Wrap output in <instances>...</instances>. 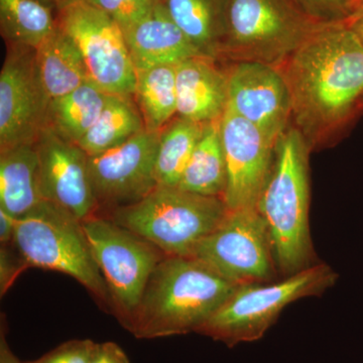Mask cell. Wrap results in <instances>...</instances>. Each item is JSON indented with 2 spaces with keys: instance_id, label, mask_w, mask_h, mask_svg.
<instances>
[{
  "instance_id": "e0dca14e",
  "label": "cell",
  "mask_w": 363,
  "mask_h": 363,
  "mask_svg": "<svg viewBox=\"0 0 363 363\" xmlns=\"http://www.w3.org/2000/svg\"><path fill=\"white\" fill-rule=\"evenodd\" d=\"M177 114L207 123L221 118L228 102V76L212 57L197 56L176 66Z\"/></svg>"
},
{
  "instance_id": "e575fe53",
  "label": "cell",
  "mask_w": 363,
  "mask_h": 363,
  "mask_svg": "<svg viewBox=\"0 0 363 363\" xmlns=\"http://www.w3.org/2000/svg\"><path fill=\"white\" fill-rule=\"evenodd\" d=\"M359 16H363V0H359L357 4L351 7L347 18L344 20H352V18H359Z\"/></svg>"
},
{
  "instance_id": "30bf717a",
  "label": "cell",
  "mask_w": 363,
  "mask_h": 363,
  "mask_svg": "<svg viewBox=\"0 0 363 363\" xmlns=\"http://www.w3.org/2000/svg\"><path fill=\"white\" fill-rule=\"evenodd\" d=\"M190 257L238 286L271 283L279 274L267 225L257 208L229 210Z\"/></svg>"
},
{
  "instance_id": "484cf974",
  "label": "cell",
  "mask_w": 363,
  "mask_h": 363,
  "mask_svg": "<svg viewBox=\"0 0 363 363\" xmlns=\"http://www.w3.org/2000/svg\"><path fill=\"white\" fill-rule=\"evenodd\" d=\"M169 16L187 39L208 57L218 49L219 23L212 0H162Z\"/></svg>"
},
{
  "instance_id": "7a4b0ae2",
  "label": "cell",
  "mask_w": 363,
  "mask_h": 363,
  "mask_svg": "<svg viewBox=\"0 0 363 363\" xmlns=\"http://www.w3.org/2000/svg\"><path fill=\"white\" fill-rule=\"evenodd\" d=\"M238 286L194 257L167 255L125 329L138 339L196 333Z\"/></svg>"
},
{
  "instance_id": "d6a6232c",
  "label": "cell",
  "mask_w": 363,
  "mask_h": 363,
  "mask_svg": "<svg viewBox=\"0 0 363 363\" xmlns=\"http://www.w3.org/2000/svg\"><path fill=\"white\" fill-rule=\"evenodd\" d=\"M0 363H21L9 347L4 325H1V332H0Z\"/></svg>"
},
{
  "instance_id": "8d00e7d4",
  "label": "cell",
  "mask_w": 363,
  "mask_h": 363,
  "mask_svg": "<svg viewBox=\"0 0 363 363\" xmlns=\"http://www.w3.org/2000/svg\"><path fill=\"white\" fill-rule=\"evenodd\" d=\"M344 1H345L346 6H347L348 13H350V9L351 7L354 6L355 4H357L359 0H344Z\"/></svg>"
},
{
  "instance_id": "836d02e7",
  "label": "cell",
  "mask_w": 363,
  "mask_h": 363,
  "mask_svg": "<svg viewBox=\"0 0 363 363\" xmlns=\"http://www.w3.org/2000/svg\"><path fill=\"white\" fill-rule=\"evenodd\" d=\"M348 26H350L351 30L354 32L355 35L362 43L363 45V16L359 18H352V20H344Z\"/></svg>"
},
{
  "instance_id": "83f0119b",
  "label": "cell",
  "mask_w": 363,
  "mask_h": 363,
  "mask_svg": "<svg viewBox=\"0 0 363 363\" xmlns=\"http://www.w3.org/2000/svg\"><path fill=\"white\" fill-rule=\"evenodd\" d=\"M96 342L90 339L67 341L39 359L26 363H89Z\"/></svg>"
},
{
  "instance_id": "cb8c5ba5",
  "label": "cell",
  "mask_w": 363,
  "mask_h": 363,
  "mask_svg": "<svg viewBox=\"0 0 363 363\" xmlns=\"http://www.w3.org/2000/svg\"><path fill=\"white\" fill-rule=\"evenodd\" d=\"M133 97L145 130L161 131L177 114L176 66L136 71Z\"/></svg>"
},
{
  "instance_id": "f1b7e54d",
  "label": "cell",
  "mask_w": 363,
  "mask_h": 363,
  "mask_svg": "<svg viewBox=\"0 0 363 363\" xmlns=\"http://www.w3.org/2000/svg\"><path fill=\"white\" fill-rule=\"evenodd\" d=\"M28 267V264L14 247L13 243L1 245V250H0V290H1V295L7 292L18 274Z\"/></svg>"
},
{
  "instance_id": "277c9868",
  "label": "cell",
  "mask_w": 363,
  "mask_h": 363,
  "mask_svg": "<svg viewBox=\"0 0 363 363\" xmlns=\"http://www.w3.org/2000/svg\"><path fill=\"white\" fill-rule=\"evenodd\" d=\"M228 211L222 198L159 185L140 201L101 216L142 236L168 257H190Z\"/></svg>"
},
{
  "instance_id": "52a82bcc",
  "label": "cell",
  "mask_w": 363,
  "mask_h": 363,
  "mask_svg": "<svg viewBox=\"0 0 363 363\" xmlns=\"http://www.w3.org/2000/svg\"><path fill=\"white\" fill-rule=\"evenodd\" d=\"M93 257L105 279L111 308L125 328L150 274L164 257L156 245L101 215L82 221Z\"/></svg>"
},
{
  "instance_id": "ac0fdd59",
  "label": "cell",
  "mask_w": 363,
  "mask_h": 363,
  "mask_svg": "<svg viewBox=\"0 0 363 363\" xmlns=\"http://www.w3.org/2000/svg\"><path fill=\"white\" fill-rule=\"evenodd\" d=\"M43 201L35 143L0 152V208L18 218Z\"/></svg>"
},
{
  "instance_id": "d4e9b609",
  "label": "cell",
  "mask_w": 363,
  "mask_h": 363,
  "mask_svg": "<svg viewBox=\"0 0 363 363\" xmlns=\"http://www.w3.org/2000/svg\"><path fill=\"white\" fill-rule=\"evenodd\" d=\"M205 124L178 117L162 128L160 133L156 164L160 186L177 187L179 185L201 138Z\"/></svg>"
},
{
  "instance_id": "d6986e66",
  "label": "cell",
  "mask_w": 363,
  "mask_h": 363,
  "mask_svg": "<svg viewBox=\"0 0 363 363\" xmlns=\"http://www.w3.org/2000/svg\"><path fill=\"white\" fill-rule=\"evenodd\" d=\"M35 66L48 102L89 82L82 56L59 26L35 50Z\"/></svg>"
},
{
  "instance_id": "ffe728a7",
  "label": "cell",
  "mask_w": 363,
  "mask_h": 363,
  "mask_svg": "<svg viewBox=\"0 0 363 363\" xmlns=\"http://www.w3.org/2000/svg\"><path fill=\"white\" fill-rule=\"evenodd\" d=\"M227 168L220 118L205 124L204 131L177 187L194 194L223 199Z\"/></svg>"
},
{
  "instance_id": "4fadbf2b",
  "label": "cell",
  "mask_w": 363,
  "mask_h": 363,
  "mask_svg": "<svg viewBox=\"0 0 363 363\" xmlns=\"http://www.w3.org/2000/svg\"><path fill=\"white\" fill-rule=\"evenodd\" d=\"M220 131L227 168L224 202L229 210L257 208L277 143L228 106L220 118Z\"/></svg>"
},
{
  "instance_id": "9c48e42d",
  "label": "cell",
  "mask_w": 363,
  "mask_h": 363,
  "mask_svg": "<svg viewBox=\"0 0 363 363\" xmlns=\"http://www.w3.org/2000/svg\"><path fill=\"white\" fill-rule=\"evenodd\" d=\"M55 9L59 28L82 56L89 82L107 94L133 96L136 70L121 26L86 0H63Z\"/></svg>"
},
{
  "instance_id": "1f68e13d",
  "label": "cell",
  "mask_w": 363,
  "mask_h": 363,
  "mask_svg": "<svg viewBox=\"0 0 363 363\" xmlns=\"http://www.w3.org/2000/svg\"><path fill=\"white\" fill-rule=\"evenodd\" d=\"M307 1L316 9L339 14L342 20L347 18L348 9L344 0H307Z\"/></svg>"
},
{
  "instance_id": "5b68a950",
  "label": "cell",
  "mask_w": 363,
  "mask_h": 363,
  "mask_svg": "<svg viewBox=\"0 0 363 363\" xmlns=\"http://www.w3.org/2000/svg\"><path fill=\"white\" fill-rule=\"evenodd\" d=\"M338 274L317 264L281 281L240 285L196 333L233 347L264 337L288 305L320 296L335 285Z\"/></svg>"
},
{
  "instance_id": "4316f807",
  "label": "cell",
  "mask_w": 363,
  "mask_h": 363,
  "mask_svg": "<svg viewBox=\"0 0 363 363\" xmlns=\"http://www.w3.org/2000/svg\"><path fill=\"white\" fill-rule=\"evenodd\" d=\"M111 16L121 28L133 25L150 13L161 0H86Z\"/></svg>"
},
{
  "instance_id": "5bb4252c",
  "label": "cell",
  "mask_w": 363,
  "mask_h": 363,
  "mask_svg": "<svg viewBox=\"0 0 363 363\" xmlns=\"http://www.w3.org/2000/svg\"><path fill=\"white\" fill-rule=\"evenodd\" d=\"M227 76V106L278 142L292 117L290 89L281 70L262 62L240 61Z\"/></svg>"
},
{
  "instance_id": "d590c367",
  "label": "cell",
  "mask_w": 363,
  "mask_h": 363,
  "mask_svg": "<svg viewBox=\"0 0 363 363\" xmlns=\"http://www.w3.org/2000/svg\"><path fill=\"white\" fill-rule=\"evenodd\" d=\"M40 1L45 2V4H49V6L56 7L63 0H40Z\"/></svg>"
},
{
  "instance_id": "7402d4cb",
  "label": "cell",
  "mask_w": 363,
  "mask_h": 363,
  "mask_svg": "<svg viewBox=\"0 0 363 363\" xmlns=\"http://www.w3.org/2000/svg\"><path fill=\"white\" fill-rule=\"evenodd\" d=\"M145 130L133 96L109 94L99 118L77 145L92 156L118 147Z\"/></svg>"
},
{
  "instance_id": "8fae6325",
  "label": "cell",
  "mask_w": 363,
  "mask_h": 363,
  "mask_svg": "<svg viewBox=\"0 0 363 363\" xmlns=\"http://www.w3.org/2000/svg\"><path fill=\"white\" fill-rule=\"evenodd\" d=\"M160 133L145 130L118 147L88 156L96 215L135 204L159 186L156 164Z\"/></svg>"
},
{
  "instance_id": "3957f363",
  "label": "cell",
  "mask_w": 363,
  "mask_h": 363,
  "mask_svg": "<svg viewBox=\"0 0 363 363\" xmlns=\"http://www.w3.org/2000/svg\"><path fill=\"white\" fill-rule=\"evenodd\" d=\"M310 145L297 128L276 143L271 171L257 209L266 223L274 262L284 278L313 266L309 225Z\"/></svg>"
},
{
  "instance_id": "2e32d148",
  "label": "cell",
  "mask_w": 363,
  "mask_h": 363,
  "mask_svg": "<svg viewBox=\"0 0 363 363\" xmlns=\"http://www.w3.org/2000/svg\"><path fill=\"white\" fill-rule=\"evenodd\" d=\"M123 30L136 71L177 66L193 57L205 56L174 23L162 0L140 20Z\"/></svg>"
},
{
  "instance_id": "44dd1931",
  "label": "cell",
  "mask_w": 363,
  "mask_h": 363,
  "mask_svg": "<svg viewBox=\"0 0 363 363\" xmlns=\"http://www.w3.org/2000/svg\"><path fill=\"white\" fill-rule=\"evenodd\" d=\"M108 96L97 86L85 83L65 96L49 102L45 126L77 145L99 118Z\"/></svg>"
},
{
  "instance_id": "9a60e30c",
  "label": "cell",
  "mask_w": 363,
  "mask_h": 363,
  "mask_svg": "<svg viewBox=\"0 0 363 363\" xmlns=\"http://www.w3.org/2000/svg\"><path fill=\"white\" fill-rule=\"evenodd\" d=\"M35 145L44 200L55 203L81 221L95 216L98 205L91 187L88 155L45 126Z\"/></svg>"
},
{
  "instance_id": "ba28073f",
  "label": "cell",
  "mask_w": 363,
  "mask_h": 363,
  "mask_svg": "<svg viewBox=\"0 0 363 363\" xmlns=\"http://www.w3.org/2000/svg\"><path fill=\"white\" fill-rule=\"evenodd\" d=\"M319 23L288 0H228L226 49L240 61L278 67Z\"/></svg>"
},
{
  "instance_id": "74e56055",
  "label": "cell",
  "mask_w": 363,
  "mask_h": 363,
  "mask_svg": "<svg viewBox=\"0 0 363 363\" xmlns=\"http://www.w3.org/2000/svg\"><path fill=\"white\" fill-rule=\"evenodd\" d=\"M362 107H363V97H362Z\"/></svg>"
},
{
  "instance_id": "603a6c76",
  "label": "cell",
  "mask_w": 363,
  "mask_h": 363,
  "mask_svg": "<svg viewBox=\"0 0 363 363\" xmlns=\"http://www.w3.org/2000/svg\"><path fill=\"white\" fill-rule=\"evenodd\" d=\"M52 7L40 0H0V28L7 44L37 50L58 26Z\"/></svg>"
},
{
  "instance_id": "f35d334b",
  "label": "cell",
  "mask_w": 363,
  "mask_h": 363,
  "mask_svg": "<svg viewBox=\"0 0 363 363\" xmlns=\"http://www.w3.org/2000/svg\"><path fill=\"white\" fill-rule=\"evenodd\" d=\"M21 363H26V362H21Z\"/></svg>"
},
{
  "instance_id": "7c38bea8",
  "label": "cell",
  "mask_w": 363,
  "mask_h": 363,
  "mask_svg": "<svg viewBox=\"0 0 363 363\" xmlns=\"http://www.w3.org/2000/svg\"><path fill=\"white\" fill-rule=\"evenodd\" d=\"M48 104L35 50L9 45L0 73V152L35 143L45 126Z\"/></svg>"
},
{
  "instance_id": "6da1fadb",
  "label": "cell",
  "mask_w": 363,
  "mask_h": 363,
  "mask_svg": "<svg viewBox=\"0 0 363 363\" xmlns=\"http://www.w3.org/2000/svg\"><path fill=\"white\" fill-rule=\"evenodd\" d=\"M278 68L290 89L292 116L309 145L363 108V45L344 20L319 23Z\"/></svg>"
},
{
  "instance_id": "8992f818",
  "label": "cell",
  "mask_w": 363,
  "mask_h": 363,
  "mask_svg": "<svg viewBox=\"0 0 363 363\" xmlns=\"http://www.w3.org/2000/svg\"><path fill=\"white\" fill-rule=\"evenodd\" d=\"M13 243L28 267L70 276L102 305L111 307L108 288L93 257L82 221L70 212L44 200L16 218Z\"/></svg>"
},
{
  "instance_id": "f546056e",
  "label": "cell",
  "mask_w": 363,
  "mask_h": 363,
  "mask_svg": "<svg viewBox=\"0 0 363 363\" xmlns=\"http://www.w3.org/2000/svg\"><path fill=\"white\" fill-rule=\"evenodd\" d=\"M89 363H130L128 355L118 344L96 343Z\"/></svg>"
},
{
  "instance_id": "4dcf8cb0",
  "label": "cell",
  "mask_w": 363,
  "mask_h": 363,
  "mask_svg": "<svg viewBox=\"0 0 363 363\" xmlns=\"http://www.w3.org/2000/svg\"><path fill=\"white\" fill-rule=\"evenodd\" d=\"M16 224V217L0 208V242L1 245L13 243Z\"/></svg>"
}]
</instances>
